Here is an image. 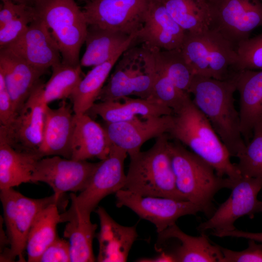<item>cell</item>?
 Wrapping results in <instances>:
<instances>
[{
    "label": "cell",
    "instance_id": "obj_1",
    "mask_svg": "<svg viewBox=\"0 0 262 262\" xmlns=\"http://www.w3.org/2000/svg\"><path fill=\"white\" fill-rule=\"evenodd\" d=\"M236 91L233 74L224 80L195 75L189 93L194 96L193 102L210 121L230 156L237 157L246 143L234 104Z\"/></svg>",
    "mask_w": 262,
    "mask_h": 262
},
{
    "label": "cell",
    "instance_id": "obj_2",
    "mask_svg": "<svg viewBox=\"0 0 262 262\" xmlns=\"http://www.w3.org/2000/svg\"><path fill=\"white\" fill-rule=\"evenodd\" d=\"M167 133L209 164L220 177L232 180L242 177L226 147L192 99L173 114Z\"/></svg>",
    "mask_w": 262,
    "mask_h": 262
},
{
    "label": "cell",
    "instance_id": "obj_3",
    "mask_svg": "<svg viewBox=\"0 0 262 262\" xmlns=\"http://www.w3.org/2000/svg\"><path fill=\"white\" fill-rule=\"evenodd\" d=\"M169 137L168 133L163 134L156 138L151 148L130 156L122 189L143 196L186 200L176 186L168 149Z\"/></svg>",
    "mask_w": 262,
    "mask_h": 262
},
{
    "label": "cell",
    "instance_id": "obj_4",
    "mask_svg": "<svg viewBox=\"0 0 262 262\" xmlns=\"http://www.w3.org/2000/svg\"><path fill=\"white\" fill-rule=\"evenodd\" d=\"M168 149L178 190L211 216L215 195L223 188L231 189L234 181L218 176L212 166L176 140L169 141Z\"/></svg>",
    "mask_w": 262,
    "mask_h": 262
},
{
    "label": "cell",
    "instance_id": "obj_5",
    "mask_svg": "<svg viewBox=\"0 0 262 262\" xmlns=\"http://www.w3.org/2000/svg\"><path fill=\"white\" fill-rule=\"evenodd\" d=\"M37 16L50 31L60 51L63 64L80 65V52L87 32L82 10L75 0H37Z\"/></svg>",
    "mask_w": 262,
    "mask_h": 262
},
{
    "label": "cell",
    "instance_id": "obj_6",
    "mask_svg": "<svg viewBox=\"0 0 262 262\" xmlns=\"http://www.w3.org/2000/svg\"><path fill=\"white\" fill-rule=\"evenodd\" d=\"M154 58L151 48L131 47L116 63L114 71L98 100L118 101L131 95L149 98L152 91Z\"/></svg>",
    "mask_w": 262,
    "mask_h": 262
},
{
    "label": "cell",
    "instance_id": "obj_7",
    "mask_svg": "<svg viewBox=\"0 0 262 262\" xmlns=\"http://www.w3.org/2000/svg\"><path fill=\"white\" fill-rule=\"evenodd\" d=\"M181 49L195 75L224 80L234 73L236 47L214 29L186 32Z\"/></svg>",
    "mask_w": 262,
    "mask_h": 262
},
{
    "label": "cell",
    "instance_id": "obj_8",
    "mask_svg": "<svg viewBox=\"0 0 262 262\" xmlns=\"http://www.w3.org/2000/svg\"><path fill=\"white\" fill-rule=\"evenodd\" d=\"M0 200L10 248L0 256V261L17 257L24 262L23 253L31 228L38 213L47 206L59 203L62 196L55 194L42 198H32L13 188L0 189Z\"/></svg>",
    "mask_w": 262,
    "mask_h": 262
},
{
    "label": "cell",
    "instance_id": "obj_9",
    "mask_svg": "<svg viewBox=\"0 0 262 262\" xmlns=\"http://www.w3.org/2000/svg\"><path fill=\"white\" fill-rule=\"evenodd\" d=\"M127 155L125 150L112 144L109 155L99 161L86 187L78 195L70 194L71 206L65 213L90 216L102 199L122 189L126 179L124 162Z\"/></svg>",
    "mask_w": 262,
    "mask_h": 262
},
{
    "label": "cell",
    "instance_id": "obj_10",
    "mask_svg": "<svg viewBox=\"0 0 262 262\" xmlns=\"http://www.w3.org/2000/svg\"><path fill=\"white\" fill-rule=\"evenodd\" d=\"M210 28L237 45L262 27V2L260 0H207Z\"/></svg>",
    "mask_w": 262,
    "mask_h": 262
},
{
    "label": "cell",
    "instance_id": "obj_11",
    "mask_svg": "<svg viewBox=\"0 0 262 262\" xmlns=\"http://www.w3.org/2000/svg\"><path fill=\"white\" fill-rule=\"evenodd\" d=\"M262 188L261 180L242 176L234 181L228 198L208 220L198 226L197 230L228 231L236 229L234 224L238 218L245 215L252 217L255 213L262 212V201L257 197Z\"/></svg>",
    "mask_w": 262,
    "mask_h": 262
},
{
    "label": "cell",
    "instance_id": "obj_12",
    "mask_svg": "<svg viewBox=\"0 0 262 262\" xmlns=\"http://www.w3.org/2000/svg\"><path fill=\"white\" fill-rule=\"evenodd\" d=\"M115 197L117 207L130 208L141 218L153 224L157 233L175 224L181 216L203 212L200 206L190 201L143 196L124 189L117 191Z\"/></svg>",
    "mask_w": 262,
    "mask_h": 262
},
{
    "label": "cell",
    "instance_id": "obj_13",
    "mask_svg": "<svg viewBox=\"0 0 262 262\" xmlns=\"http://www.w3.org/2000/svg\"><path fill=\"white\" fill-rule=\"evenodd\" d=\"M151 0H95L85 3L83 12L88 25L128 35L142 27Z\"/></svg>",
    "mask_w": 262,
    "mask_h": 262
},
{
    "label": "cell",
    "instance_id": "obj_14",
    "mask_svg": "<svg viewBox=\"0 0 262 262\" xmlns=\"http://www.w3.org/2000/svg\"><path fill=\"white\" fill-rule=\"evenodd\" d=\"M99 163L59 156L43 157L35 163L31 181L47 183L54 194L60 196L67 192H81L87 186Z\"/></svg>",
    "mask_w": 262,
    "mask_h": 262
},
{
    "label": "cell",
    "instance_id": "obj_15",
    "mask_svg": "<svg viewBox=\"0 0 262 262\" xmlns=\"http://www.w3.org/2000/svg\"><path fill=\"white\" fill-rule=\"evenodd\" d=\"M39 84L12 122L0 126V141L16 150L38 156L43 141L45 109L48 105L42 100Z\"/></svg>",
    "mask_w": 262,
    "mask_h": 262
},
{
    "label": "cell",
    "instance_id": "obj_16",
    "mask_svg": "<svg viewBox=\"0 0 262 262\" xmlns=\"http://www.w3.org/2000/svg\"><path fill=\"white\" fill-rule=\"evenodd\" d=\"M4 48L40 69L47 70L62 63L60 51L55 40L44 22L37 16L20 37Z\"/></svg>",
    "mask_w": 262,
    "mask_h": 262
},
{
    "label": "cell",
    "instance_id": "obj_17",
    "mask_svg": "<svg viewBox=\"0 0 262 262\" xmlns=\"http://www.w3.org/2000/svg\"><path fill=\"white\" fill-rule=\"evenodd\" d=\"M173 115L150 117L144 120L136 117L121 122H105L102 126L112 143L131 156L139 152L142 145L149 139L167 133L172 125Z\"/></svg>",
    "mask_w": 262,
    "mask_h": 262
},
{
    "label": "cell",
    "instance_id": "obj_18",
    "mask_svg": "<svg viewBox=\"0 0 262 262\" xmlns=\"http://www.w3.org/2000/svg\"><path fill=\"white\" fill-rule=\"evenodd\" d=\"M47 71L33 66L6 49H0V72L3 75L16 115L42 82L41 77Z\"/></svg>",
    "mask_w": 262,
    "mask_h": 262
},
{
    "label": "cell",
    "instance_id": "obj_19",
    "mask_svg": "<svg viewBox=\"0 0 262 262\" xmlns=\"http://www.w3.org/2000/svg\"><path fill=\"white\" fill-rule=\"evenodd\" d=\"M185 33L167 12L164 0H151L137 41L161 50L181 49Z\"/></svg>",
    "mask_w": 262,
    "mask_h": 262
},
{
    "label": "cell",
    "instance_id": "obj_20",
    "mask_svg": "<svg viewBox=\"0 0 262 262\" xmlns=\"http://www.w3.org/2000/svg\"><path fill=\"white\" fill-rule=\"evenodd\" d=\"M60 104L56 109L46 107L43 141L38 152L41 158L59 156L71 159L74 113L65 99Z\"/></svg>",
    "mask_w": 262,
    "mask_h": 262
},
{
    "label": "cell",
    "instance_id": "obj_21",
    "mask_svg": "<svg viewBox=\"0 0 262 262\" xmlns=\"http://www.w3.org/2000/svg\"><path fill=\"white\" fill-rule=\"evenodd\" d=\"M100 222V230L96 236L99 250L97 261L124 262L138 237L136 226H124L117 223L105 209L96 210Z\"/></svg>",
    "mask_w": 262,
    "mask_h": 262
},
{
    "label": "cell",
    "instance_id": "obj_22",
    "mask_svg": "<svg viewBox=\"0 0 262 262\" xmlns=\"http://www.w3.org/2000/svg\"><path fill=\"white\" fill-rule=\"evenodd\" d=\"M137 41V33L128 35L119 32L88 25L85 51L80 65L94 67L104 63L116 54L124 52Z\"/></svg>",
    "mask_w": 262,
    "mask_h": 262
},
{
    "label": "cell",
    "instance_id": "obj_23",
    "mask_svg": "<svg viewBox=\"0 0 262 262\" xmlns=\"http://www.w3.org/2000/svg\"><path fill=\"white\" fill-rule=\"evenodd\" d=\"M122 99V102L118 100L95 103L86 114L91 117L98 115L108 123L128 121L139 115L146 118L174 114L171 108L151 98L127 97Z\"/></svg>",
    "mask_w": 262,
    "mask_h": 262
},
{
    "label": "cell",
    "instance_id": "obj_24",
    "mask_svg": "<svg viewBox=\"0 0 262 262\" xmlns=\"http://www.w3.org/2000/svg\"><path fill=\"white\" fill-rule=\"evenodd\" d=\"M233 77L239 94L241 131L247 144L262 116V70H243Z\"/></svg>",
    "mask_w": 262,
    "mask_h": 262
},
{
    "label": "cell",
    "instance_id": "obj_25",
    "mask_svg": "<svg viewBox=\"0 0 262 262\" xmlns=\"http://www.w3.org/2000/svg\"><path fill=\"white\" fill-rule=\"evenodd\" d=\"M112 143L103 126L87 114H74L71 159L77 161L106 159Z\"/></svg>",
    "mask_w": 262,
    "mask_h": 262
},
{
    "label": "cell",
    "instance_id": "obj_26",
    "mask_svg": "<svg viewBox=\"0 0 262 262\" xmlns=\"http://www.w3.org/2000/svg\"><path fill=\"white\" fill-rule=\"evenodd\" d=\"M201 233L198 236L188 235L175 223L158 233L157 240L171 238L179 241L174 248L164 251L172 256L174 262H221L223 255L220 246L213 245L204 232Z\"/></svg>",
    "mask_w": 262,
    "mask_h": 262
},
{
    "label": "cell",
    "instance_id": "obj_27",
    "mask_svg": "<svg viewBox=\"0 0 262 262\" xmlns=\"http://www.w3.org/2000/svg\"><path fill=\"white\" fill-rule=\"evenodd\" d=\"M61 222H67L64 236L69 244L72 262L96 261L92 247L98 226L92 223L90 216L77 214H60Z\"/></svg>",
    "mask_w": 262,
    "mask_h": 262
},
{
    "label": "cell",
    "instance_id": "obj_28",
    "mask_svg": "<svg viewBox=\"0 0 262 262\" xmlns=\"http://www.w3.org/2000/svg\"><path fill=\"white\" fill-rule=\"evenodd\" d=\"M40 159L36 154L16 150L0 141V189L32 182L34 165Z\"/></svg>",
    "mask_w": 262,
    "mask_h": 262
},
{
    "label": "cell",
    "instance_id": "obj_29",
    "mask_svg": "<svg viewBox=\"0 0 262 262\" xmlns=\"http://www.w3.org/2000/svg\"><path fill=\"white\" fill-rule=\"evenodd\" d=\"M58 204L47 206L36 216L26 242L28 262H38L45 250L58 237L57 226L61 223Z\"/></svg>",
    "mask_w": 262,
    "mask_h": 262
},
{
    "label": "cell",
    "instance_id": "obj_30",
    "mask_svg": "<svg viewBox=\"0 0 262 262\" xmlns=\"http://www.w3.org/2000/svg\"><path fill=\"white\" fill-rule=\"evenodd\" d=\"M123 52H119L108 61L93 67L81 80L69 98L75 114H85L94 104L112 69Z\"/></svg>",
    "mask_w": 262,
    "mask_h": 262
},
{
    "label": "cell",
    "instance_id": "obj_31",
    "mask_svg": "<svg viewBox=\"0 0 262 262\" xmlns=\"http://www.w3.org/2000/svg\"><path fill=\"white\" fill-rule=\"evenodd\" d=\"M166 10L185 32L199 33L209 29L211 16L207 1L164 0Z\"/></svg>",
    "mask_w": 262,
    "mask_h": 262
},
{
    "label": "cell",
    "instance_id": "obj_32",
    "mask_svg": "<svg viewBox=\"0 0 262 262\" xmlns=\"http://www.w3.org/2000/svg\"><path fill=\"white\" fill-rule=\"evenodd\" d=\"M81 67V65L72 66L62 63L52 66L50 79L39 86L42 101L48 105L56 100L69 98L83 77Z\"/></svg>",
    "mask_w": 262,
    "mask_h": 262
},
{
    "label": "cell",
    "instance_id": "obj_33",
    "mask_svg": "<svg viewBox=\"0 0 262 262\" xmlns=\"http://www.w3.org/2000/svg\"><path fill=\"white\" fill-rule=\"evenodd\" d=\"M157 64L180 89L189 93L195 74L181 49L161 50L151 48Z\"/></svg>",
    "mask_w": 262,
    "mask_h": 262
},
{
    "label": "cell",
    "instance_id": "obj_34",
    "mask_svg": "<svg viewBox=\"0 0 262 262\" xmlns=\"http://www.w3.org/2000/svg\"><path fill=\"white\" fill-rule=\"evenodd\" d=\"M150 98L171 108L174 114L192 99L189 93L176 86L165 75L157 64L155 57L152 91Z\"/></svg>",
    "mask_w": 262,
    "mask_h": 262
},
{
    "label": "cell",
    "instance_id": "obj_35",
    "mask_svg": "<svg viewBox=\"0 0 262 262\" xmlns=\"http://www.w3.org/2000/svg\"><path fill=\"white\" fill-rule=\"evenodd\" d=\"M252 135V140L237 156L236 165L241 176L262 180V121L256 123Z\"/></svg>",
    "mask_w": 262,
    "mask_h": 262
},
{
    "label": "cell",
    "instance_id": "obj_36",
    "mask_svg": "<svg viewBox=\"0 0 262 262\" xmlns=\"http://www.w3.org/2000/svg\"><path fill=\"white\" fill-rule=\"evenodd\" d=\"M238 60L234 72L262 70V33L241 41L236 45Z\"/></svg>",
    "mask_w": 262,
    "mask_h": 262
},
{
    "label": "cell",
    "instance_id": "obj_37",
    "mask_svg": "<svg viewBox=\"0 0 262 262\" xmlns=\"http://www.w3.org/2000/svg\"><path fill=\"white\" fill-rule=\"evenodd\" d=\"M36 17L34 6H29L22 14L0 29V49L8 46L20 37Z\"/></svg>",
    "mask_w": 262,
    "mask_h": 262
},
{
    "label": "cell",
    "instance_id": "obj_38",
    "mask_svg": "<svg viewBox=\"0 0 262 262\" xmlns=\"http://www.w3.org/2000/svg\"><path fill=\"white\" fill-rule=\"evenodd\" d=\"M222 253L221 262H262V244L248 239L247 247L240 251L231 250L220 246Z\"/></svg>",
    "mask_w": 262,
    "mask_h": 262
},
{
    "label": "cell",
    "instance_id": "obj_39",
    "mask_svg": "<svg viewBox=\"0 0 262 262\" xmlns=\"http://www.w3.org/2000/svg\"><path fill=\"white\" fill-rule=\"evenodd\" d=\"M71 262L69 244L57 237L43 252L38 262Z\"/></svg>",
    "mask_w": 262,
    "mask_h": 262
},
{
    "label": "cell",
    "instance_id": "obj_40",
    "mask_svg": "<svg viewBox=\"0 0 262 262\" xmlns=\"http://www.w3.org/2000/svg\"><path fill=\"white\" fill-rule=\"evenodd\" d=\"M16 114L13 103L6 88L4 78L0 72V123L5 126L14 119Z\"/></svg>",
    "mask_w": 262,
    "mask_h": 262
},
{
    "label": "cell",
    "instance_id": "obj_41",
    "mask_svg": "<svg viewBox=\"0 0 262 262\" xmlns=\"http://www.w3.org/2000/svg\"><path fill=\"white\" fill-rule=\"evenodd\" d=\"M29 6L11 1L2 2L0 11V29L24 12Z\"/></svg>",
    "mask_w": 262,
    "mask_h": 262
},
{
    "label": "cell",
    "instance_id": "obj_42",
    "mask_svg": "<svg viewBox=\"0 0 262 262\" xmlns=\"http://www.w3.org/2000/svg\"><path fill=\"white\" fill-rule=\"evenodd\" d=\"M213 235L219 237H233L244 238L247 239L254 240L255 241L262 242V232H250L235 229L228 231H213Z\"/></svg>",
    "mask_w": 262,
    "mask_h": 262
},
{
    "label": "cell",
    "instance_id": "obj_43",
    "mask_svg": "<svg viewBox=\"0 0 262 262\" xmlns=\"http://www.w3.org/2000/svg\"><path fill=\"white\" fill-rule=\"evenodd\" d=\"M137 262H174L172 256L168 253L161 251L160 254L152 258H145L139 259Z\"/></svg>",
    "mask_w": 262,
    "mask_h": 262
},
{
    "label": "cell",
    "instance_id": "obj_44",
    "mask_svg": "<svg viewBox=\"0 0 262 262\" xmlns=\"http://www.w3.org/2000/svg\"><path fill=\"white\" fill-rule=\"evenodd\" d=\"M2 2L11 1L18 4H22L28 6H34L35 2L33 0H1Z\"/></svg>",
    "mask_w": 262,
    "mask_h": 262
},
{
    "label": "cell",
    "instance_id": "obj_45",
    "mask_svg": "<svg viewBox=\"0 0 262 262\" xmlns=\"http://www.w3.org/2000/svg\"><path fill=\"white\" fill-rule=\"evenodd\" d=\"M79 0L84 2L86 3L87 2L92 1L95 0Z\"/></svg>",
    "mask_w": 262,
    "mask_h": 262
},
{
    "label": "cell",
    "instance_id": "obj_46",
    "mask_svg": "<svg viewBox=\"0 0 262 262\" xmlns=\"http://www.w3.org/2000/svg\"><path fill=\"white\" fill-rule=\"evenodd\" d=\"M260 120L262 121V116L261 117V118L260 119V120H259V121H260Z\"/></svg>",
    "mask_w": 262,
    "mask_h": 262
},
{
    "label": "cell",
    "instance_id": "obj_47",
    "mask_svg": "<svg viewBox=\"0 0 262 262\" xmlns=\"http://www.w3.org/2000/svg\"><path fill=\"white\" fill-rule=\"evenodd\" d=\"M34 0V1L35 2V3L36 1L37 0ZM34 5H35V4H34Z\"/></svg>",
    "mask_w": 262,
    "mask_h": 262
},
{
    "label": "cell",
    "instance_id": "obj_48",
    "mask_svg": "<svg viewBox=\"0 0 262 262\" xmlns=\"http://www.w3.org/2000/svg\"><path fill=\"white\" fill-rule=\"evenodd\" d=\"M164 241H165V240H164ZM157 242H161V241H157Z\"/></svg>",
    "mask_w": 262,
    "mask_h": 262
},
{
    "label": "cell",
    "instance_id": "obj_49",
    "mask_svg": "<svg viewBox=\"0 0 262 262\" xmlns=\"http://www.w3.org/2000/svg\"><path fill=\"white\" fill-rule=\"evenodd\" d=\"M261 2H262V0H260Z\"/></svg>",
    "mask_w": 262,
    "mask_h": 262
},
{
    "label": "cell",
    "instance_id": "obj_50",
    "mask_svg": "<svg viewBox=\"0 0 262 262\" xmlns=\"http://www.w3.org/2000/svg\"><path fill=\"white\" fill-rule=\"evenodd\" d=\"M203 0L207 1V0Z\"/></svg>",
    "mask_w": 262,
    "mask_h": 262
}]
</instances>
